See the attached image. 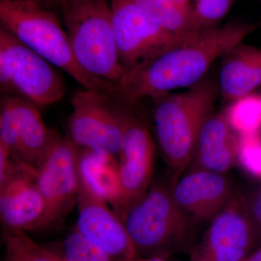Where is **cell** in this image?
<instances>
[{
	"label": "cell",
	"instance_id": "f1b7e54d",
	"mask_svg": "<svg viewBox=\"0 0 261 261\" xmlns=\"http://www.w3.org/2000/svg\"><path fill=\"white\" fill-rule=\"evenodd\" d=\"M244 261H261V247L249 255Z\"/></svg>",
	"mask_w": 261,
	"mask_h": 261
},
{
	"label": "cell",
	"instance_id": "3957f363",
	"mask_svg": "<svg viewBox=\"0 0 261 261\" xmlns=\"http://www.w3.org/2000/svg\"><path fill=\"white\" fill-rule=\"evenodd\" d=\"M1 27L24 45L65 72L84 88L97 89L116 99L115 84L92 76L77 63L59 19L32 0H0Z\"/></svg>",
	"mask_w": 261,
	"mask_h": 261
},
{
	"label": "cell",
	"instance_id": "ac0fdd59",
	"mask_svg": "<svg viewBox=\"0 0 261 261\" xmlns=\"http://www.w3.org/2000/svg\"><path fill=\"white\" fill-rule=\"evenodd\" d=\"M20 161L37 171L47 152L54 130L48 129L37 106L17 97Z\"/></svg>",
	"mask_w": 261,
	"mask_h": 261
},
{
	"label": "cell",
	"instance_id": "8992f818",
	"mask_svg": "<svg viewBox=\"0 0 261 261\" xmlns=\"http://www.w3.org/2000/svg\"><path fill=\"white\" fill-rule=\"evenodd\" d=\"M68 119L70 140L80 148L119 155L130 111L110 94L84 88L71 99Z\"/></svg>",
	"mask_w": 261,
	"mask_h": 261
},
{
	"label": "cell",
	"instance_id": "d6986e66",
	"mask_svg": "<svg viewBox=\"0 0 261 261\" xmlns=\"http://www.w3.org/2000/svg\"><path fill=\"white\" fill-rule=\"evenodd\" d=\"M168 32L184 39L200 32L196 25L193 8L182 0H135Z\"/></svg>",
	"mask_w": 261,
	"mask_h": 261
},
{
	"label": "cell",
	"instance_id": "d4e9b609",
	"mask_svg": "<svg viewBox=\"0 0 261 261\" xmlns=\"http://www.w3.org/2000/svg\"><path fill=\"white\" fill-rule=\"evenodd\" d=\"M234 0H197L193 8L199 31L213 28L228 13Z\"/></svg>",
	"mask_w": 261,
	"mask_h": 261
},
{
	"label": "cell",
	"instance_id": "7402d4cb",
	"mask_svg": "<svg viewBox=\"0 0 261 261\" xmlns=\"http://www.w3.org/2000/svg\"><path fill=\"white\" fill-rule=\"evenodd\" d=\"M0 146L4 147L13 162L20 163L17 97L2 99L0 108Z\"/></svg>",
	"mask_w": 261,
	"mask_h": 261
},
{
	"label": "cell",
	"instance_id": "4dcf8cb0",
	"mask_svg": "<svg viewBox=\"0 0 261 261\" xmlns=\"http://www.w3.org/2000/svg\"><path fill=\"white\" fill-rule=\"evenodd\" d=\"M183 1H187V0H183Z\"/></svg>",
	"mask_w": 261,
	"mask_h": 261
},
{
	"label": "cell",
	"instance_id": "7a4b0ae2",
	"mask_svg": "<svg viewBox=\"0 0 261 261\" xmlns=\"http://www.w3.org/2000/svg\"><path fill=\"white\" fill-rule=\"evenodd\" d=\"M219 90L214 79L205 78L186 92L153 99L156 138L173 184L190 162L201 128L213 113Z\"/></svg>",
	"mask_w": 261,
	"mask_h": 261
},
{
	"label": "cell",
	"instance_id": "30bf717a",
	"mask_svg": "<svg viewBox=\"0 0 261 261\" xmlns=\"http://www.w3.org/2000/svg\"><path fill=\"white\" fill-rule=\"evenodd\" d=\"M257 248L256 237L247 216L243 194L210 221L200 241L190 249V261H244Z\"/></svg>",
	"mask_w": 261,
	"mask_h": 261
},
{
	"label": "cell",
	"instance_id": "603a6c76",
	"mask_svg": "<svg viewBox=\"0 0 261 261\" xmlns=\"http://www.w3.org/2000/svg\"><path fill=\"white\" fill-rule=\"evenodd\" d=\"M56 254L63 261H114L104 250L84 238L75 228L63 240L61 253Z\"/></svg>",
	"mask_w": 261,
	"mask_h": 261
},
{
	"label": "cell",
	"instance_id": "52a82bcc",
	"mask_svg": "<svg viewBox=\"0 0 261 261\" xmlns=\"http://www.w3.org/2000/svg\"><path fill=\"white\" fill-rule=\"evenodd\" d=\"M36 182L45 202V229L61 226L76 204L80 187L77 147L70 138L54 132Z\"/></svg>",
	"mask_w": 261,
	"mask_h": 261
},
{
	"label": "cell",
	"instance_id": "44dd1931",
	"mask_svg": "<svg viewBox=\"0 0 261 261\" xmlns=\"http://www.w3.org/2000/svg\"><path fill=\"white\" fill-rule=\"evenodd\" d=\"M3 240L4 261H61L56 252L36 243L25 231L3 228Z\"/></svg>",
	"mask_w": 261,
	"mask_h": 261
},
{
	"label": "cell",
	"instance_id": "1f68e13d",
	"mask_svg": "<svg viewBox=\"0 0 261 261\" xmlns=\"http://www.w3.org/2000/svg\"><path fill=\"white\" fill-rule=\"evenodd\" d=\"M61 261H63V260H62V259H61Z\"/></svg>",
	"mask_w": 261,
	"mask_h": 261
},
{
	"label": "cell",
	"instance_id": "836d02e7",
	"mask_svg": "<svg viewBox=\"0 0 261 261\" xmlns=\"http://www.w3.org/2000/svg\"><path fill=\"white\" fill-rule=\"evenodd\" d=\"M260 95H261V94H260Z\"/></svg>",
	"mask_w": 261,
	"mask_h": 261
},
{
	"label": "cell",
	"instance_id": "5bb4252c",
	"mask_svg": "<svg viewBox=\"0 0 261 261\" xmlns=\"http://www.w3.org/2000/svg\"><path fill=\"white\" fill-rule=\"evenodd\" d=\"M236 193L226 173L202 170L188 171L172 185L173 199L194 226L210 222Z\"/></svg>",
	"mask_w": 261,
	"mask_h": 261
},
{
	"label": "cell",
	"instance_id": "83f0119b",
	"mask_svg": "<svg viewBox=\"0 0 261 261\" xmlns=\"http://www.w3.org/2000/svg\"><path fill=\"white\" fill-rule=\"evenodd\" d=\"M115 261H167L166 259L161 257H135V258L126 259V260H118Z\"/></svg>",
	"mask_w": 261,
	"mask_h": 261
},
{
	"label": "cell",
	"instance_id": "277c9868",
	"mask_svg": "<svg viewBox=\"0 0 261 261\" xmlns=\"http://www.w3.org/2000/svg\"><path fill=\"white\" fill-rule=\"evenodd\" d=\"M172 181L152 182L145 195L130 206L122 221L137 257H166L191 248L194 225L172 195Z\"/></svg>",
	"mask_w": 261,
	"mask_h": 261
},
{
	"label": "cell",
	"instance_id": "7c38bea8",
	"mask_svg": "<svg viewBox=\"0 0 261 261\" xmlns=\"http://www.w3.org/2000/svg\"><path fill=\"white\" fill-rule=\"evenodd\" d=\"M37 171L15 162L0 180V217L3 228L45 229L46 205L36 182Z\"/></svg>",
	"mask_w": 261,
	"mask_h": 261
},
{
	"label": "cell",
	"instance_id": "9a60e30c",
	"mask_svg": "<svg viewBox=\"0 0 261 261\" xmlns=\"http://www.w3.org/2000/svg\"><path fill=\"white\" fill-rule=\"evenodd\" d=\"M238 145L239 135L224 113H212L201 128L187 169L226 173L238 161Z\"/></svg>",
	"mask_w": 261,
	"mask_h": 261
},
{
	"label": "cell",
	"instance_id": "6da1fadb",
	"mask_svg": "<svg viewBox=\"0 0 261 261\" xmlns=\"http://www.w3.org/2000/svg\"><path fill=\"white\" fill-rule=\"evenodd\" d=\"M255 29L252 24L229 23L204 29L157 56L124 70L117 85L118 101L130 108L146 98L191 87L203 80L217 58L243 42Z\"/></svg>",
	"mask_w": 261,
	"mask_h": 261
},
{
	"label": "cell",
	"instance_id": "4fadbf2b",
	"mask_svg": "<svg viewBox=\"0 0 261 261\" xmlns=\"http://www.w3.org/2000/svg\"><path fill=\"white\" fill-rule=\"evenodd\" d=\"M75 229L104 250L113 260L137 257L135 245L123 221L108 207V202L87 190L80 182L76 201Z\"/></svg>",
	"mask_w": 261,
	"mask_h": 261
},
{
	"label": "cell",
	"instance_id": "d6a6232c",
	"mask_svg": "<svg viewBox=\"0 0 261 261\" xmlns=\"http://www.w3.org/2000/svg\"><path fill=\"white\" fill-rule=\"evenodd\" d=\"M260 2H261V0H260Z\"/></svg>",
	"mask_w": 261,
	"mask_h": 261
},
{
	"label": "cell",
	"instance_id": "e0dca14e",
	"mask_svg": "<svg viewBox=\"0 0 261 261\" xmlns=\"http://www.w3.org/2000/svg\"><path fill=\"white\" fill-rule=\"evenodd\" d=\"M76 147L81 183L94 195L111 204L116 214L121 200L119 163L114 156Z\"/></svg>",
	"mask_w": 261,
	"mask_h": 261
},
{
	"label": "cell",
	"instance_id": "ffe728a7",
	"mask_svg": "<svg viewBox=\"0 0 261 261\" xmlns=\"http://www.w3.org/2000/svg\"><path fill=\"white\" fill-rule=\"evenodd\" d=\"M224 114L239 136L260 133V94L252 93L231 101Z\"/></svg>",
	"mask_w": 261,
	"mask_h": 261
},
{
	"label": "cell",
	"instance_id": "2e32d148",
	"mask_svg": "<svg viewBox=\"0 0 261 261\" xmlns=\"http://www.w3.org/2000/svg\"><path fill=\"white\" fill-rule=\"evenodd\" d=\"M221 58L218 85L224 99L235 100L261 87V48L242 42Z\"/></svg>",
	"mask_w": 261,
	"mask_h": 261
},
{
	"label": "cell",
	"instance_id": "8fae6325",
	"mask_svg": "<svg viewBox=\"0 0 261 261\" xmlns=\"http://www.w3.org/2000/svg\"><path fill=\"white\" fill-rule=\"evenodd\" d=\"M155 145L145 125L129 113L123 132L119 171L121 200L117 216L122 220L127 210L140 200L152 182Z\"/></svg>",
	"mask_w": 261,
	"mask_h": 261
},
{
	"label": "cell",
	"instance_id": "cb8c5ba5",
	"mask_svg": "<svg viewBox=\"0 0 261 261\" xmlns=\"http://www.w3.org/2000/svg\"><path fill=\"white\" fill-rule=\"evenodd\" d=\"M238 161L247 172L261 178V132L239 136Z\"/></svg>",
	"mask_w": 261,
	"mask_h": 261
},
{
	"label": "cell",
	"instance_id": "5b68a950",
	"mask_svg": "<svg viewBox=\"0 0 261 261\" xmlns=\"http://www.w3.org/2000/svg\"><path fill=\"white\" fill-rule=\"evenodd\" d=\"M62 9L77 63L89 75L117 87L125 70L117 47L111 5L107 0H82Z\"/></svg>",
	"mask_w": 261,
	"mask_h": 261
},
{
	"label": "cell",
	"instance_id": "4316f807",
	"mask_svg": "<svg viewBox=\"0 0 261 261\" xmlns=\"http://www.w3.org/2000/svg\"><path fill=\"white\" fill-rule=\"evenodd\" d=\"M32 1L35 2L43 8L49 10V7L55 6V5H61L62 7L64 0H32Z\"/></svg>",
	"mask_w": 261,
	"mask_h": 261
},
{
	"label": "cell",
	"instance_id": "484cf974",
	"mask_svg": "<svg viewBox=\"0 0 261 261\" xmlns=\"http://www.w3.org/2000/svg\"><path fill=\"white\" fill-rule=\"evenodd\" d=\"M245 210L256 237L257 248L261 247V183L250 195H243Z\"/></svg>",
	"mask_w": 261,
	"mask_h": 261
},
{
	"label": "cell",
	"instance_id": "9c48e42d",
	"mask_svg": "<svg viewBox=\"0 0 261 261\" xmlns=\"http://www.w3.org/2000/svg\"><path fill=\"white\" fill-rule=\"evenodd\" d=\"M0 49L6 53L10 61V95L25 99L38 108L63 99L64 82L56 67L3 27L0 28Z\"/></svg>",
	"mask_w": 261,
	"mask_h": 261
},
{
	"label": "cell",
	"instance_id": "f546056e",
	"mask_svg": "<svg viewBox=\"0 0 261 261\" xmlns=\"http://www.w3.org/2000/svg\"><path fill=\"white\" fill-rule=\"evenodd\" d=\"M82 1V0H64L63 3V5H62L61 8L63 7L67 6V5H70L72 4H74L75 3H78V2Z\"/></svg>",
	"mask_w": 261,
	"mask_h": 261
},
{
	"label": "cell",
	"instance_id": "ba28073f",
	"mask_svg": "<svg viewBox=\"0 0 261 261\" xmlns=\"http://www.w3.org/2000/svg\"><path fill=\"white\" fill-rule=\"evenodd\" d=\"M111 8L117 47L124 70L182 40L163 29L135 0H111Z\"/></svg>",
	"mask_w": 261,
	"mask_h": 261
}]
</instances>
